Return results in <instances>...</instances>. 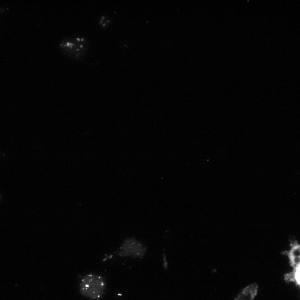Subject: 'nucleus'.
Returning a JSON list of instances; mask_svg holds the SVG:
<instances>
[{
    "label": "nucleus",
    "mask_w": 300,
    "mask_h": 300,
    "mask_svg": "<svg viewBox=\"0 0 300 300\" xmlns=\"http://www.w3.org/2000/svg\"><path fill=\"white\" fill-rule=\"evenodd\" d=\"M106 283L101 276L89 274L81 280L80 290L83 296L92 299H99L105 294Z\"/></svg>",
    "instance_id": "obj_1"
},
{
    "label": "nucleus",
    "mask_w": 300,
    "mask_h": 300,
    "mask_svg": "<svg viewBox=\"0 0 300 300\" xmlns=\"http://www.w3.org/2000/svg\"><path fill=\"white\" fill-rule=\"evenodd\" d=\"M146 253V248L134 238L125 240L118 254L121 257L142 258Z\"/></svg>",
    "instance_id": "obj_2"
},
{
    "label": "nucleus",
    "mask_w": 300,
    "mask_h": 300,
    "mask_svg": "<svg viewBox=\"0 0 300 300\" xmlns=\"http://www.w3.org/2000/svg\"><path fill=\"white\" fill-rule=\"evenodd\" d=\"M85 45L84 39L78 38L64 42L61 44V47L68 54L72 56L73 57L78 58L83 54Z\"/></svg>",
    "instance_id": "obj_3"
},
{
    "label": "nucleus",
    "mask_w": 300,
    "mask_h": 300,
    "mask_svg": "<svg viewBox=\"0 0 300 300\" xmlns=\"http://www.w3.org/2000/svg\"><path fill=\"white\" fill-rule=\"evenodd\" d=\"M291 248L282 254L288 256L292 271H300V245L296 240L291 241Z\"/></svg>",
    "instance_id": "obj_4"
},
{
    "label": "nucleus",
    "mask_w": 300,
    "mask_h": 300,
    "mask_svg": "<svg viewBox=\"0 0 300 300\" xmlns=\"http://www.w3.org/2000/svg\"><path fill=\"white\" fill-rule=\"evenodd\" d=\"M258 285L256 284L250 285L240 293L235 300H253L258 290Z\"/></svg>",
    "instance_id": "obj_5"
},
{
    "label": "nucleus",
    "mask_w": 300,
    "mask_h": 300,
    "mask_svg": "<svg viewBox=\"0 0 300 300\" xmlns=\"http://www.w3.org/2000/svg\"><path fill=\"white\" fill-rule=\"evenodd\" d=\"M2 196H1V195H0V202H1V201H2Z\"/></svg>",
    "instance_id": "obj_6"
}]
</instances>
